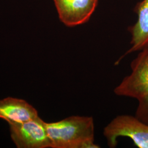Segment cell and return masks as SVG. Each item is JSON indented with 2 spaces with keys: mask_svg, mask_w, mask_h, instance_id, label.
<instances>
[{
  "mask_svg": "<svg viewBox=\"0 0 148 148\" xmlns=\"http://www.w3.org/2000/svg\"><path fill=\"white\" fill-rule=\"evenodd\" d=\"M52 148H98L95 143V123L91 116L74 115L46 123Z\"/></svg>",
  "mask_w": 148,
  "mask_h": 148,
  "instance_id": "obj_1",
  "label": "cell"
},
{
  "mask_svg": "<svg viewBox=\"0 0 148 148\" xmlns=\"http://www.w3.org/2000/svg\"><path fill=\"white\" fill-rule=\"evenodd\" d=\"M131 72L114 88L116 95L137 100L135 116L148 124V45L131 63Z\"/></svg>",
  "mask_w": 148,
  "mask_h": 148,
  "instance_id": "obj_2",
  "label": "cell"
},
{
  "mask_svg": "<svg viewBox=\"0 0 148 148\" xmlns=\"http://www.w3.org/2000/svg\"><path fill=\"white\" fill-rule=\"evenodd\" d=\"M103 134L110 148L116 147L119 138L127 137L138 148H148V124L135 116H117L104 128Z\"/></svg>",
  "mask_w": 148,
  "mask_h": 148,
  "instance_id": "obj_3",
  "label": "cell"
},
{
  "mask_svg": "<svg viewBox=\"0 0 148 148\" xmlns=\"http://www.w3.org/2000/svg\"><path fill=\"white\" fill-rule=\"evenodd\" d=\"M46 123L39 116L28 121L10 125L11 137L19 148H51Z\"/></svg>",
  "mask_w": 148,
  "mask_h": 148,
  "instance_id": "obj_4",
  "label": "cell"
},
{
  "mask_svg": "<svg viewBox=\"0 0 148 148\" xmlns=\"http://www.w3.org/2000/svg\"><path fill=\"white\" fill-rule=\"evenodd\" d=\"M59 18L68 27L84 24L90 20L98 0H53Z\"/></svg>",
  "mask_w": 148,
  "mask_h": 148,
  "instance_id": "obj_5",
  "label": "cell"
},
{
  "mask_svg": "<svg viewBox=\"0 0 148 148\" xmlns=\"http://www.w3.org/2000/svg\"><path fill=\"white\" fill-rule=\"evenodd\" d=\"M137 16V20L128 28L131 35V47L115 63L118 65L128 54L140 51L148 45V0L138 2L134 8Z\"/></svg>",
  "mask_w": 148,
  "mask_h": 148,
  "instance_id": "obj_6",
  "label": "cell"
},
{
  "mask_svg": "<svg viewBox=\"0 0 148 148\" xmlns=\"http://www.w3.org/2000/svg\"><path fill=\"white\" fill-rule=\"evenodd\" d=\"M37 116V110L26 101L12 97L0 100V119L10 125L24 123Z\"/></svg>",
  "mask_w": 148,
  "mask_h": 148,
  "instance_id": "obj_7",
  "label": "cell"
}]
</instances>
